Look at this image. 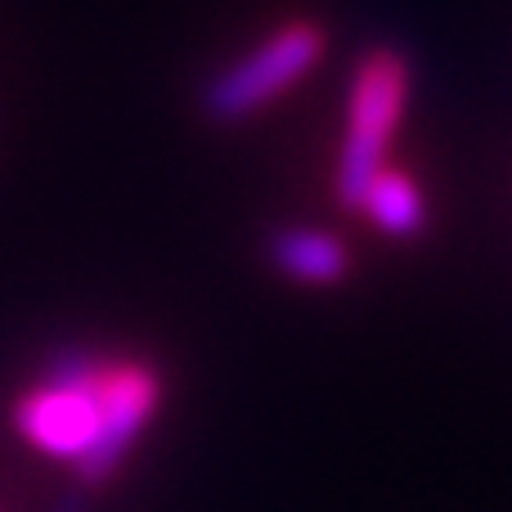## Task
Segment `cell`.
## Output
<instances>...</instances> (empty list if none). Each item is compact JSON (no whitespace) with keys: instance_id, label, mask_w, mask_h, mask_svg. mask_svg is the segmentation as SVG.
Returning <instances> with one entry per match:
<instances>
[{"instance_id":"cell-3","label":"cell","mask_w":512,"mask_h":512,"mask_svg":"<svg viewBox=\"0 0 512 512\" xmlns=\"http://www.w3.org/2000/svg\"><path fill=\"white\" fill-rule=\"evenodd\" d=\"M99 373L104 364H95L81 351H63L50 364L45 382L36 391H27L23 405L14 409V423L36 450L54 454V459L77 468L81 454L95 441L99 423Z\"/></svg>"},{"instance_id":"cell-5","label":"cell","mask_w":512,"mask_h":512,"mask_svg":"<svg viewBox=\"0 0 512 512\" xmlns=\"http://www.w3.org/2000/svg\"><path fill=\"white\" fill-rule=\"evenodd\" d=\"M270 256L288 279L315 283V288H328V283H337L346 270H351V252H346V243L328 230H315V225L279 230L270 239Z\"/></svg>"},{"instance_id":"cell-4","label":"cell","mask_w":512,"mask_h":512,"mask_svg":"<svg viewBox=\"0 0 512 512\" xmlns=\"http://www.w3.org/2000/svg\"><path fill=\"white\" fill-rule=\"evenodd\" d=\"M162 400V382L149 364H108L99 373V423L95 441L81 454L77 477L81 481H104L122 468L126 450L135 445V436L144 432V423L153 418Z\"/></svg>"},{"instance_id":"cell-2","label":"cell","mask_w":512,"mask_h":512,"mask_svg":"<svg viewBox=\"0 0 512 512\" xmlns=\"http://www.w3.org/2000/svg\"><path fill=\"white\" fill-rule=\"evenodd\" d=\"M324 59V27L297 18L283 23L274 36H265L256 50L243 59H234L230 68H221L203 90V108L216 122H243V117L261 113L265 104L292 90L306 72H315V63Z\"/></svg>"},{"instance_id":"cell-1","label":"cell","mask_w":512,"mask_h":512,"mask_svg":"<svg viewBox=\"0 0 512 512\" xmlns=\"http://www.w3.org/2000/svg\"><path fill=\"white\" fill-rule=\"evenodd\" d=\"M409 86H414V72L400 50L378 45L360 54L351 90H346V135L337 153V198L346 207H360L364 189L387 171V149L405 117Z\"/></svg>"},{"instance_id":"cell-6","label":"cell","mask_w":512,"mask_h":512,"mask_svg":"<svg viewBox=\"0 0 512 512\" xmlns=\"http://www.w3.org/2000/svg\"><path fill=\"white\" fill-rule=\"evenodd\" d=\"M360 212L378 225L391 239H409L427 225V198L418 189V180H409L405 171H382L360 198Z\"/></svg>"}]
</instances>
